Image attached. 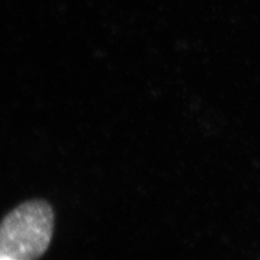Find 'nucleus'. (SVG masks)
I'll return each instance as SVG.
<instances>
[{
    "label": "nucleus",
    "instance_id": "1",
    "mask_svg": "<svg viewBox=\"0 0 260 260\" xmlns=\"http://www.w3.org/2000/svg\"><path fill=\"white\" fill-rule=\"evenodd\" d=\"M52 206L45 200H30L0 222V260H31L47 252L54 233Z\"/></svg>",
    "mask_w": 260,
    "mask_h": 260
}]
</instances>
